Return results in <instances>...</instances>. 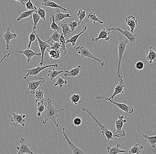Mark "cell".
<instances>
[{
  "mask_svg": "<svg viewBox=\"0 0 156 154\" xmlns=\"http://www.w3.org/2000/svg\"><path fill=\"white\" fill-rule=\"evenodd\" d=\"M81 110L82 111L85 112L88 114L92 118V119L100 126V129L102 130V136H106V138L108 140H113V139H114V134L112 133V131L108 130L106 126L102 125V124L100 123V122L98 121L97 118L94 115L89 111L87 109L85 108H82Z\"/></svg>",
  "mask_w": 156,
  "mask_h": 154,
  "instance_id": "5",
  "label": "cell"
},
{
  "mask_svg": "<svg viewBox=\"0 0 156 154\" xmlns=\"http://www.w3.org/2000/svg\"><path fill=\"white\" fill-rule=\"evenodd\" d=\"M32 17H33V21H34V27H33V31L32 32H34L35 31V29H37V25L38 23L41 20V17L37 13H34L32 15Z\"/></svg>",
  "mask_w": 156,
  "mask_h": 154,
  "instance_id": "36",
  "label": "cell"
},
{
  "mask_svg": "<svg viewBox=\"0 0 156 154\" xmlns=\"http://www.w3.org/2000/svg\"><path fill=\"white\" fill-rule=\"evenodd\" d=\"M50 21H51V23L50 24L51 28L53 29L54 31L58 30V29L60 28V26H58L55 22V20L53 14V13L51 14V17L50 18Z\"/></svg>",
  "mask_w": 156,
  "mask_h": 154,
  "instance_id": "39",
  "label": "cell"
},
{
  "mask_svg": "<svg viewBox=\"0 0 156 154\" xmlns=\"http://www.w3.org/2000/svg\"><path fill=\"white\" fill-rule=\"evenodd\" d=\"M88 18L93 24H95L96 22H98L101 24H103V21L100 20L96 16L95 13L91 12L88 15Z\"/></svg>",
  "mask_w": 156,
  "mask_h": 154,
  "instance_id": "33",
  "label": "cell"
},
{
  "mask_svg": "<svg viewBox=\"0 0 156 154\" xmlns=\"http://www.w3.org/2000/svg\"><path fill=\"white\" fill-rule=\"evenodd\" d=\"M38 81H29L27 77H24V79L26 80L28 84V87L27 91L25 92V95L28 96L29 94V91H30V94L32 95H35L38 87L40 86H42L46 82L45 79L44 77H38Z\"/></svg>",
  "mask_w": 156,
  "mask_h": 154,
  "instance_id": "4",
  "label": "cell"
},
{
  "mask_svg": "<svg viewBox=\"0 0 156 154\" xmlns=\"http://www.w3.org/2000/svg\"><path fill=\"white\" fill-rule=\"evenodd\" d=\"M135 68L138 70H142L145 67L144 63L141 61L137 62L135 65Z\"/></svg>",
  "mask_w": 156,
  "mask_h": 154,
  "instance_id": "46",
  "label": "cell"
},
{
  "mask_svg": "<svg viewBox=\"0 0 156 154\" xmlns=\"http://www.w3.org/2000/svg\"><path fill=\"white\" fill-rule=\"evenodd\" d=\"M146 59L149 61V63L151 64L153 62L156 61V53L153 50V47H150V51L146 58Z\"/></svg>",
  "mask_w": 156,
  "mask_h": 154,
  "instance_id": "28",
  "label": "cell"
},
{
  "mask_svg": "<svg viewBox=\"0 0 156 154\" xmlns=\"http://www.w3.org/2000/svg\"><path fill=\"white\" fill-rule=\"evenodd\" d=\"M14 1L20 2L21 3L23 6H25V3L27 2V0H14Z\"/></svg>",
  "mask_w": 156,
  "mask_h": 154,
  "instance_id": "49",
  "label": "cell"
},
{
  "mask_svg": "<svg viewBox=\"0 0 156 154\" xmlns=\"http://www.w3.org/2000/svg\"><path fill=\"white\" fill-rule=\"evenodd\" d=\"M127 122L126 119H124L123 115H119L118 119L116 120V131L114 134V137L122 138L126 136V132L122 129L123 126Z\"/></svg>",
  "mask_w": 156,
  "mask_h": 154,
  "instance_id": "8",
  "label": "cell"
},
{
  "mask_svg": "<svg viewBox=\"0 0 156 154\" xmlns=\"http://www.w3.org/2000/svg\"><path fill=\"white\" fill-rule=\"evenodd\" d=\"M63 72H64V70H56L53 69L51 70H48V76L51 81H52L55 78Z\"/></svg>",
  "mask_w": 156,
  "mask_h": 154,
  "instance_id": "29",
  "label": "cell"
},
{
  "mask_svg": "<svg viewBox=\"0 0 156 154\" xmlns=\"http://www.w3.org/2000/svg\"><path fill=\"white\" fill-rule=\"evenodd\" d=\"M69 27H70V29H71V32L72 33L74 32V30L76 28L78 25H79V23L77 22L76 21H71L70 23L68 24Z\"/></svg>",
  "mask_w": 156,
  "mask_h": 154,
  "instance_id": "45",
  "label": "cell"
},
{
  "mask_svg": "<svg viewBox=\"0 0 156 154\" xmlns=\"http://www.w3.org/2000/svg\"><path fill=\"white\" fill-rule=\"evenodd\" d=\"M48 53L49 56L51 58L54 59H58L60 57V50L56 51V50H51V49H48L47 51Z\"/></svg>",
  "mask_w": 156,
  "mask_h": 154,
  "instance_id": "32",
  "label": "cell"
},
{
  "mask_svg": "<svg viewBox=\"0 0 156 154\" xmlns=\"http://www.w3.org/2000/svg\"><path fill=\"white\" fill-rule=\"evenodd\" d=\"M95 98L98 100L103 99V100L108 101L110 103L116 106L118 109H121V110L129 114H131L133 113V112H134V109H133L132 106L127 105L125 103H118V102H115L114 100H109V99H107V97L102 96H99L98 95H96Z\"/></svg>",
  "mask_w": 156,
  "mask_h": 154,
  "instance_id": "7",
  "label": "cell"
},
{
  "mask_svg": "<svg viewBox=\"0 0 156 154\" xmlns=\"http://www.w3.org/2000/svg\"><path fill=\"white\" fill-rule=\"evenodd\" d=\"M60 9L57 8L55 10V13H53L54 17L55 22L58 23L61 21L63 20V19L67 18H72V17L69 13H63L61 12Z\"/></svg>",
  "mask_w": 156,
  "mask_h": 154,
  "instance_id": "19",
  "label": "cell"
},
{
  "mask_svg": "<svg viewBox=\"0 0 156 154\" xmlns=\"http://www.w3.org/2000/svg\"><path fill=\"white\" fill-rule=\"evenodd\" d=\"M37 36L34 32H32L29 36V43L27 45V49H30L32 43L37 39Z\"/></svg>",
  "mask_w": 156,
  "mask_h": 154,
  "instance_id": "42",
  "label": "cell"
},
{
  "mask_svg": "<svg viewBox=\"0 0 156 154\" xmlns=\"http://www.w3.org/2000/svg\"><path fill=\"white\" fill-rule=\"evenodd\" d=\"M110 28H107L106 29L105 28H102V30L100 31V33L98 34V37L97 38H93L91 40L93 42H97L100 39H104L106 41H109L111 40L110 37H108V34H110Z\"/></svg>",
  "mask_w": 156,
  "mask_h": 154,
  "instance_id": "18",
  "label": "cell"
},
{
  "mask_svg": "<svg viewBox=\"0 0 156 154\" xmlns=\"http://www.w3.org/2000/svg\"><path fill=\"white\" fill-rule=\"evenodd\" d=\"M66 40L65 39V36L63 34H61V36L59 38V43L61 44L60 51L61 54H63L64 55L68 54V51H67L66 47Z\"/></svg>",
  "mask_w": 156,
  "mask_h": 154,
  "instance_id": "25",
  "label": "cell"
},
{
  "mask_svg": "<svg viewBox=\"0 0 156 154\" xmlns=\"http://www.w3.org/2000/svg\"><path fill=\"white\" fill-rule=\"evenodd\" d=\"M61 34H59L58 33V30L56 31H54L53 34L51 36H50L49 38H48V40H47V42L48 43H50L51 41H55V42H59V38L61 36Z\"/></svg>",
  "mask_w": 156,
  "mask_h": 154,
  "instance_id": "34",
  "label": "cell"
},
{
  "mask_svg": "<svg viewBox=\"0 0 156 154\" xmlns=\"http://www.w3.org/2000/svg\"><path fill=\"white\" fill-rule=\"evenodd\" d=\"M81 70V66H78L77 67L71 70H69L68 69L65 71V73L64 74V77H76L80 74Z\"/></svg>",
  "mask_w": 156,
  "mask_h": 154,
  "instance_id": "20",
  "label": "cell"
},
{
  "mask_svg": "<svg viewBox=\"0 0 156 154\" xmlns=\"http://www.w3.org/2000/svg\"><path fill=\"white\" fill-rule=\"evenodd\" d=\"M68 84V81L65 80L63 77H58L57 81L54 84L55 87L59 86L60 88H62L64 85Z\"/></svg>",
  "mask_w": 156,
  "mask_h": 154,
  "instance_id": "38",
  "label": "cell"
},
{
  "mask_svg": "<svg viewBox=\"0 0 156 154\" xmlns=\"http://www.w3.org/2000/svg\"><path fill=\"white\" fill-rule=\"evenodd\" d=\"M35 98H36V103L38 102H44L45 100L44 92L43 90H37L35 93Z\"/></svg>",
  "mask_w": 156,
  "mask_h": 154,
  "instance_id": "31",
  "label": "cell"
},
{
  "mask_svg": "<svg viewBox=\"0 0 156 154\" xmlns=\"http://www.w3.org/2000/svg\"><path fill=\"white\" fill-rule=\"evenodd\" d=\"M34 32L36 34V36H37V39L38 42L39 48H40V50H41V58L40 64L41 66H42L44 62V56L45 52L47 48H50V45L46 41H43L41 39H40L38 36L37 32L36 31H34Z\"/></svg>",
  "mask_w": 156,
  "mask_h": 154,
  "instance_id": "12",
  "label": "cell"
},
{
  "mask_svg": "<svg viewBox=\"0 0 156 154\" xmlns=\"http://www.w3.org/2000/svg\"><path fill=\"white\" fill-rule=\"evenodd\" d=\"M81 96L79 94H73L70 98V100L72 103L77 105L81 103L82 101L80 100Z\"/></svg>",
  "mask_w": 156,
  "mask_h": 154,
  "instance_id": "35",
  "label": "cell"
},
{
  "mask_svg": "<svg viewBox=\"0 0 156 154\" xmlns=\"http://www.w3.org/2000/svg\"><path fill=\"white\" fill-rule=\"evenodd\" d=\"M17 37V35L16 33H12L10 32V28L8 27L6 29L5 33L3 34V38L4 39L5 42V45H4V47H6L7 51H9V50L11 46L9 44L10 41L12 39H16Z\"/></svg>",
  "mask_w": 156,
  "mask_h": 154,
  "instance_id": "15",
  "label": "cell"
},
{
  "mask_svg": "<svg viewBox=\"0 0 156 154\" xmlns=\"http://www.w3.org/2000/svg\"><path fill=\"white\" fill-rule=\"evenodd\" d=\"M25 7L28 10H32L34 9H37L36 6L33 4L31 0H29L27 1V2L25 3Z\"/></svg>",
  "mask_w": 156,
  "mask_h": 154,
  "instance_id": "44",
  "label": "cell"
},
{
  "mask_svg": "<svg viewBox=\"0 0 156 154\" xmlns=\"http://www.w3.org/2000/svg\"><path fill=\"white\" fill-rule=\"evenodd\" d=\"M144 148L142 145L136 144L129 151V154H139Z\"/></svg>",
  "mask_w": 156,
  "mask_h": 154,
  "instance_id": "27",
  "label": "cell"
},
{
  "mask_svg": "<svg viewBox=\"0 0 156 154\" xmlns=\"http://www.w3.org/2000/svg\"><path fill=\"white\" fill-rule=\"evenodd\" d=\"M37 116L38 117H40L41 115V114L43 112L45 109V105L44 104V102H38L37 105Z\"/></svg>",
  "mask_w": 156,
  "mask_h": 154,
  "instance_id": "37",
  "label": "cell"
},
{
  "mask_svg": "<svg viewBox=\"0 0 156 154\" xmlns=\"http://www.w3.org/2000/svg\"><path fill=\"white\" fill-rule=\"evenodd\" d=\"M82 121L81 118L80 117H76L73 119V123L75 126H79L81 124Z\"/></svg>",
  "mask_w": 156,
  "mask_h": 154,
  "instance_id": "47",
  "label": "cell"
},
{
  "mask_svg": "<svg viewBox=\"0 0 156 154\" xmlns=\"http://www.w3.org/2000/svg\"><path fill=\"white\" fill-rule=\"evenodd\" d=\"M75 51L78 54H79L80 55L81 57L82 58H89L92 59L100 63L101 66H104L105 63H104V62L102 61L100 59L94 56L92 53L86 47L82 46H79V47H77L76 48Z\"/></svg>",
  "mask_w": 156,
  "mask_h": 154,
  "instance_id": "6",
  "label": "cell"
},
{
  "mask_svg": "<svg viewBox=\"0 0 156 154\" xmlns=\"http://www.w3.org/2000/svg\"><path fill=\"white\" fill-rule=\"evenodd\" d=\"M129 43V42L127 39H122V38H120L119 41L118 47L119 56H118V68H117L116 73V75L118 77V79H119L122 77L121 75H120V73L121 64L122 59L124 53L126 50V45Z\"/></svg>",
  "mask_w": 156,
  "mask_h": 154,
  "instance_id": "3",
  "label": "cell"
},
{
  "mask_svg": "<svg viewBox=\"0 0 156 154\" xmlns=\"http://www.w3.org/2000/svg\"><path fill=\"white\" fill-rule=\"evenodd\" d=\"M16 52L19 53V54H22L27 58V62H30L31 59L33 57L37 56H41V53H36L32 51L30 49H26L24 50H20L19 48L16 49L15 51Z\"/></svg>",
  "mask_w": 156,
  "mask_h": 154,
  "instance_id": "14",
  "label": "cell"
},
{
  "mask_svg": "<svg viewBox=\"0 0 156 154\" xmlns=\"http://www.w3.org/2000/svg\"><path fill=\"white\" fill-rule=\"evenodd\" d=\"M60 27L62 29V34L65 36V37L67 36V38H68L71 36L72 33L67 21L63 20V22L60 24Z\"/></svg>",
  "mask_w": 156,
  "mask_h": 154,
  "instance_id": "24",
  "label": "cell"
},
{
  "mask_svg": "<svg viewBox=\"0 0 156 154\" xmlns=\"http://www.w3.org/2000/svg\"><path fill=\"white\" fill-rule=\"evenodd\" d=\"M125 21L127 25L129 26L130 32L134 34V29L138 26V22L135 17L132 15L128 16L125 18Z\"/></svg>",
  "mask_w": 156,
  "mask_h": 154,
  "instance_id": "17",
  "label": "cell"
},
{
  "mask_svg": "<svg viewBox=\"0 0 156 154\" xmlns=\"http://www.w3.org/2000/svg\"><path fill=\"white\" fill-rule=\"evenodd\" d=\"M110 30L115 35H116V34L115 33V31H118L122 35L125 36L129 42V44L130 49H132L133 47L136 46L140 42V39L139 35L137 34H133L131 32L129 31L125 27H124L123 29H121L120 27L117 28L112 27L110 28Z\"/></svg>",
  "mask_w": 156,
  "mask_h": 154,
  "instance_id": "2",
  "label": "cell"
},
{
  "mask_svg": "<svg viewBox=\"0 0 156 154\" xmlns=\"http://www.w3.org/2000/svg\"><path fill=\"white\" fill-rule=\"evenodd\" d=\"M42 6L45 7H48L52 8H58L61 9H63L64 11H68V9L62 7L61 6L58 5L56 3L52 2L51 0H43L41 3Z\"/></svg>",
  "mask_w": 156,
  "mask_h": 154,
  "instance_id": "22",
  "label": "cell"
},
{
  "mask_svg": "<svg viewBox=\"0 0 156 154\" xmlns=\"http://www.w3.org/2000/svg\"><path fill=\"white\" fill-rule=\"evenodd\" d=\"M26 115L24 114H19L13 113L11 115L9 116L11 121L13 122V125L15 127H17L19 124L22 126H25V119Z\"/></svg>",
  "mask_w": 156,
  "mask_h": 154,
  "instance_id": "13",
  "label": "cell"
},
{
  "mask_svg": "<svg viewBox=\"0 0 156 154\" xmlns=\"http://www.w3.org/2000/svg\"><path fill=\"white\" fill-rule=\"evenodd\" d=\"M10 55V53H8L4 56L2 58V59L1 61H0V65H1V64H2V62L4 60V59L5 58L9 57Z\"/></svg>",
  "mask_w": 156,
  "mask_h": 154,
  "instance_id": "48",
  "label": "cell"
},
{
  "mask_svg": "<svg viewBox=\"0 0 156 154\" xmlns=\"http://www.w3.org/2000/svg\"><path fill=\"white\" fill-rule=\"evenodd\" d=\"M87 29V25H84L83 26L82 29H83L82 31L81 32H80L79 34H76V35H74L73 37H72L71 39H67L66 40V44L68 43H72V46L74 47L76 46V43L78 39H79L80 36L81 35H82L84 33V32H85L86 30Z\"/></svg>",
  "mask_w": 156,
  "mask_h": 154,
  "instance_id": "21",
  "label": "cell"
},
{
  "mask_svg": "<svg viewBox=\"0 0 156 154\" xmlns=\"http://www.w3.org/2000/svg\"><path fill=\"white\" fill-rule=\"evenodd\" d=\"M37 9L32 10H28L20 14L19 17L17 18V21H20L22 20L25 19V18H28L30 16H32V15L34 13L36 12Z\"/></svg>",
  "mask_w": 156,
  "mask_h": 154,
  "instance_id": "30",
  "label": "cell"
},
{
  "mask_svg": "<svg viewBox=\"0 0 156 154\" xmlns=\"http://www.w3.org/2000/svg\"><path fill=\"white\" fill-rule=\"evenodd\" d=\"M20 146L15 147L18 151L17 154H36L31 149L25 139L23 138H20Z\"/></svg>",
  "mask_w": 156,
  "mask_h": 154,
  "instance_id": "11",
  "label": "cell"
},
{
  "mask_svg": "<svg viewBox=\"0 0 156 154\" xmlns=\"http://www.w3.org/2000/svg\"><path fill=\"white\" fill-rule=\"evenodd\" d=\"M52 67H58V64L55 63L53 64L48 65H46L44 66H37V67L30 69H27L26 71V75L24 77H27L29 76H34L37 77L39 73L43 71L45 69Z\"/></svg>",
  "mask_w": 156,
  "mask_h": 154,
  "instance_id": "10",
  "label": "cell"
},
{
  "mask_svg": "<svg viewBox=\"0 0 156 154\" xmlns=\"http://www.w3.org/2000/svg\"><path fill=\"white\" fill-rule=\"evenodd\" d=\"M142 136L145 138L146 141L152 148H155L156 144V135L148 136L146 134H143Z\"/></svg>",
  "mask_w": 156,
  "mask_h": 154,
  "instance_id": "26",
  "label": "cell"
},
{
  "mask_svg": "<svg viewBox=\"0 0 156 154\" xmlns=\"http://www.w3.org/2000/svg\"><path fill=\"white\" fill-rule=\"evenodd\" d=\"M58 107L59 106L55 107L51 99L49 98L48 99L47 107L42 113L43 119L41 120V122L43 124L45 125L48 121H50L51 122L53 123L55 127H58L59 126V123L56 122V118L61 116L58 114V113L64 111V109L58 110Z\"/></svg>",
  "mask_w": 156,
  "mask_h": 154,
  "instance_id": "1",
  "label": "cell"
},
{
  "mask_svg": "<svg viewBox=\"0 0 156 154\" xmlns=\"http://www.w3.org/2000/svg\"><path fill=\"white\" fill-rule=\"evenodd\" d=\"M77 17L79 18L80 21H79V24H80L81 22L85 18L86 16V11L83 10L82 9H80L78 11L77 14Z\"/></svg>",
  "mask_w": 156,
  "mask_h": 154,
  "instance_id": "41",
  "label": "cell"
},
{
  "mask_svg": "<svg viewBox=\"0 0 156 154\" xmlns=\"http://www.w3.org/2000/svg\"><path fill=\"white\" fill-rule=\"evenodd\" d=\"M50 45V49L51 50H56L58 51L60 50V47H61V44L60 43L58 42H55V41H51L48 43Z\"/></svg>",
  "mask_w": 156,
  "mask_h": 154,
  "instance_id": "40",
  "label": "cell"
},
{
  "mask_svg": "<svg viewBox=\"0 0 156 154\" xmlns=\"http://www.w3.org/2000/svg\"><path fill=\"white\" fill-rule=\"evenodd\" d=\"M119 83L115 87L114 93L112 94V96L110 98H107V99L109 100H114V97L116 96L117 95H119V94H123V89L125 87V85L124 82L123 80L122 77L119 79Z\"/></svg>",
  "mask_w": 156,
  "mask_h": 154,
  "instance_id": "16",
  "label": "cell"
},
{
  "mask_svg": "<svg viewBox=\"0 0 156 154\" xmlns=\"http://www.w3.org/2000/svg\"><path fill=\"white\" fill-rule=\"evenodd\" d=\"M36 13H37L40 16L41 18H42L44 21L46 20V11L44 9L42 8L39 7L36 10Z\"/></svg>",
  "mask_w": 156,
  "mask_h": 154,
  "instance_id": "43",
  "label": "cell"
},
{
  "mask_svg": "<svg viewBox=\"0 0 156 154\" xmlns=\"http://www.w3.org/2000/svg\"><path fill=\"white\" fill-rule=\"evenodd\" d=\"M66 128L63 127L62 128V133H63V136L65 138V140L68 143V146L70 147L73 154H88L85 151H84L82 148L79 147H76L74 144L70 140L68 137V135L65 133V130Z\"/></svg>",
  "mask_w": 156,
  "mask_h": 154,
  "instance_id": "9",
  "label": "cell"
},
{
  "mask_svg": "<svg viewBox=\"0 0 156 154\" xmlns=\"http://www.w3.org/2000/svg\"><path fill=\"white\" fill-rule=\"evenodd\" d=\"M120 147L121 145L119 144H117L116 146L114 147H107L108 154H118L126 152V150H122Z\"/></svg>",
  "mask_w": 156,
  "mask_h": 154,
  "instance_id": "23",
  "label": "cell"
}]
</instances>
